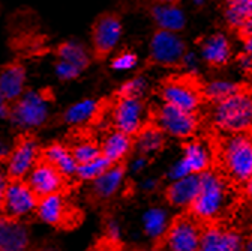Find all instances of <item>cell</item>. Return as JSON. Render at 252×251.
<instances>
[{"label":"cell","instance_id":"277c9868","mask_svg":"<svg viewBox=\"0 0 252 251\" xmlns=\"http://www.w3.org/2000/svg\"><path fill=\"white\" fill-rule=\"evenodd\" d=\"M203 229L204 221L180 211L155 236L150 251H197Z\"/></svg>","mask_w":252,"mask_h":251},{"label":"cell","instance_id":"ee69618b","mask_svg":"<svg viewBox=\"0 0 252 251\" xmlns=\"http://www.w3.org/2000/svg\"><path fill=\"white\" fill-rule=\"evenodd\" d=\"M192 2L197 5V6H203V3H204V0H192Z\"/></svg>","mask_w":252,"mask_h":251},{"label":"cell","instance_id":"8fae6325","mask_svg":"<svg viewBox=\"0 0 252 251\" xmlns=\"http://www.w3.org/2000/svg\"><path fill=\"white\" fill-rule=\"evenodd\" d=\"M29 186L38 197V200L51 194H71L77 182L69 180L59 169L48 163L42 156H38L36 163L26 178Z\"/></svg>","mask_w":252,"mask_h":251},{"label":"cell","instance_id":"ba28073f","mask_svg":"<svg viewBox=\"0 0 252 251\" xmlns=\"http://www.w3.org/2000/svg\"><path fill=\"white\" fill-rule=\"evenodd\" d=\"M245 230L236 224L233 215L204 221L203 236L197 251H240Z\"/></svg>","mask_w":252,"mask_h":251},{"label":"cell","instance_id":"9a60e30c","mask_svg":"<svg viewBox=\"0 0 252 251\" xmlns=\"http://www.w3.org/2000/svg\"><path fill=\"white\" fill-rule=\"evenodd\" d=\"M182 158L171 169L173 179L186 175H201L212 169L213 166V150L212 146L198 140L188 139L182 144Z\"/></svg>","mask_w":252,"mask_h":251},{"label":"cell","instance_id":"e575fe53","mask_svg":"<svg viewBox=\"0 0 252 251\" xmlns=\"http://www.w3.org/2000/svg\"><path fill=\"white\" fill-rule=\"evenodd\" d=\"M54 70H56V75L62 80V81H71L75 80L83 71L80 68H77L75 65L69 64V62H65L62 59H57L54 64Z\"/></svg>","mask_w":252,"mask_h":251},{"label":"cell","instance_id":"e0dca14e","mask_svg":"<svg viewBox=\"0 0 252 251\" xmlns=\"http://www.w3.org/2000/svg\"><path fill=\"white\" fill-rule=\"evenodd\" d=\"M27 71L20 60L0 65V100L9 107L26 92Z\"/></svg>","mask_w":252,"mask_h":251},{"label":"cell","instance_id":"1f68e13d","mask_svg":"<svg viewBox=\"0 0 252 251\" xmlns=\"http://www.w3.org/2000/svg\"><path fill=\"white\" fill-rule=\"evenodd\" d=\"M87 251H123V244L119 235L116 233V229L111 227L94 241L87 248Z\"/></svg>","mask_w":252,"mask_h":251},{"label":"cell","instance_id":"d4e9b609","mask_svg":"<svg viewBox=\"0 0 252 251\" xmlns=\"http://www.w3.org/2000/svg\"><path fill=\"white\" fill-rule=\"evenodd\" d=\"M102 103L93 98H84L72 106H69L60 114V122L71 125V127H84L90 122L96 120L102 113Z\"/></svg>","mask_w":252,"mask_h":251},{"label":"cell","instance_id":"4dcf8cb0","mask_svg":"<svg viewBox=\"0 0 252 251\" xmlns=\"http://www.w3.org/2000/svg\"><path fill=\"white\" fill-rule=\"evenodd\" d=\"M113 164L105 158L104 155L98 156L89 163L80 164L77 167V179L78 182H92L93 179L99 178L104 172H107Z\"/></svg>","mask_w":252,"mask_h":251},{"label":"cell","instance_id":"bcb514c9","mask_svg":"<svg viewBox=\"0 0 252 251\" xmlns=\"http://www.w3.org/2000/svg\"><path fill=\"white\" fill-rule=\"evenodd\" d=\"M249 136H251V139H252V130L249 131Z\"/></svg>","mask_w":252,"mask_h":251},{"label":"cell","instance_id":"7a4b0ae2","mask_svg":"<svg viewBox=\"0 0 252 251\" xmlns=\"http://www.w3.org/2000/svg\"><path fill=\"white\" fill-rule=\"evenodd\" d=\"M233 191L227 180L215 169H210L200 175V185L195 197L185 209L200 221H212V219L227 215L225 205L227 197Z\"/></svg>","mask_w":252,"mask_h":251},{"label":"cell","instance_id":"7c38bea8","mask_svg":"<svg viewBox=\"0 0 252 251\" xmlns=\"http://www.w3.org/2000/svg\"><path fill=\"white\" fill-rule=\"evenodd\" d=\"M186 51V42L179 34L156 29L150 39L149 64L162 68H180L182 59Z\"/></svg>","mask_w":252,"mask_h":251},{"label":"cell","instance_id":"5bb4252c","mask_svg":"<svg viewBox=\"0 0 252 251\" xmlns=\"http://www.w3.org/2000/svg\"><path fill=\"white\" fill-rule=\"evenodd\" d=\"M123 34L122 18L116 12H104L92 24V53L98 60L107 59Z\"/></svg>","mask_w":252,"mask_h":251},{"label":"cell","instance_id":"30bf717a","mask_svg":"<svg viewBox=\"0 0 252 251\" xmlns=\"http://www.w3.org/2000/svg\"><path fill=\"white\" fill-rule=\"evenodd\" d=\"M41 152V144L33 131H21L11 144L8 160L5 163L6 176L9 180L26 179L36 163Z\"/></svg>","mask_w":252,"mask_h":251},{"label":"cell","instance_id":"44dd1931","mask_svg":"<svg viewBox=\"0 0 252 251\" xmlns=\"http://www.w3.org/2000/svg\"><path fill=\"white\" fill-rule=\"evenodd\" d=\"M201 59L212 68H224L230 64L233 48L230 39L224 34H213L200 42Z\"/></svg>","mask_w":252,"mask_h":251},{"label":"cell","instance_id":"f546056e","mask_svg":"<svg viewBox=\"0 0 252 251\" xmlns=\"http://www.w3.org/2000/svg\"><path fill=\"white\" fill-rule=\"evenodd\" d=\"M243 84L230 81V80H212L206 84H203V97L204 101H210V104L219 103L233 93H236Z\"/></svg>","mask_w":252,"mask_h":251},{"label":"cell","instance_id":"9c48e42d","mask_svg":"<svg viewBox=\"0 0 252 251\" xmlns=\"http://www.w3.org/2000/svg\"><path fill=\"white\" fill-rule=\"evenodd\" d=\"M149 120L155 122L167 136L180 140L192 139L198 130L197 113L186 111L165 103L149 110Z\"/></svg>","mask_w":252,"mask_h":251},{"label":"cell","instance_id":"74e56055","mask_svg":"<svg viewBox=\"0 0 252 251\" xmlns=\"http://www.w3.org/2000/svg\"><path fill=\"white\" fill-rule=\"evenodd\" d=\"M237 64L240 67V70L246 74H251L252 72V56H249L248 53L243 51V54H240L237 57Z\"/></svg>","mask_w":252,"mask_h":251},{"label":"cell","instance_id":"4316f807","mask_svg":"<svg viewBox=\"0 0 252 251\" xmlns=\"http://www.w3.org/2000/svg\"><path fill=\"white\" fill-rule=\"evenodd\" d=\"M54 56L57 59H62L65 62L75 65L81 71H84L90 65V54L86 50V47L77 41H65L60 42L54 48Z\"/></svg>","mask_w":252,"mask_h":251},{"label":"cell","instance_id":"f6af8a7d","mask_svg":"<svg viewBox=\"0 0 252 251\" xmlns=\"http://www.w3.org/2000/svg\"><path fill=\"white\" fill-rule=\"evenodd\" d=\"M158 2H179V0H158Z\"/></svg>","mask_w":252,"mask_h":251},{"label":"cell","instance_id":"60d3db41","mask_svg":"<svg viewBox=\"0 0 252 251\" xmlns=\"http://www.w3.org/2000/svg\"><path fill=\"white\" fill-rule=\"evenodd\" d=\"M240 251H252V227L248 232L243 233Z\"/></svg>","mask_w":252,"mask_h":251},{"label":"cell","instance_id":"f35d334b","mask_svg":"<svg viewBox=\"0 0 252 251\" xmlns=\"http://www.w3.org/2000/svg\"><path fill=\"white\" fill-rule=\"evenodd\" d=\"M239 35L242 36V39H246V38H252V15L237 29Z\"/></svg>","mask_w":252,"mask_h":251},{"label":"cell","instance_id":"52a82bcc","mask_svg":"<svg viewBox=\"0 0 252 251\" xmlns=\"http://www.w3.org/2000/svg\"><path fill=\"white\" fill-rule=\"evenodd\" d=\"M158 97L161 103L192 113H197L204 103L203 84H200L194 74L188 72L164 78L158 86Z\"/></svg>","mask_w":252,"mask_h":251},{"label":"cell","instance_id":"d6a6232c","mask_svg":"<svg viewBox=\"0 0 252 251\" xmlns=\"http://www.w3.org/2000/svg\"><path fill=\"white\" fill-rule=\"evenodd\" d=\"M147 89V80L143 75H135L129 80H126L116 92V95L120 97H138L143 98Z\"/></svg>","mask_w":252,"mask_h":251},{"label":"cell","instance_id":"83f0119b","mask_svg":"<svg viewBox=\"0 0 252 251\" xmlns=\"http://www.w3.org/2000/svg\"><path fill=\"white\" fill-rule=\"evenodd\" d=\"M222 11L227 24L237 30L252 15V0H222Z\"/></svg>","mask_w":252,"mask_h":251},{"label":"cell","instance_id":"f1b7e54d","mask_svg":"<svg viewBox=\"0 0 252 251\" xmlns=\"http://www.w3.org/2000/svg\"><path fill=\"white\" fill-rule=\"evenodd\" d=\"M69 149H71L78 166L89 163L102 155L99 140L92 139L90 136H78L75 139V142L72 144H69Z\"/></svg>","mask_w":252,"mask_h":251},{"label":"cell","instance_id":"484cf974","mask_svg":"<svg viewBox=\"0 0 252 251\" xmlns=\"http://www.w3.org/2000/svg\"><path fill=\"white\" fill-rule=\"evenodd\" d=\"M135 149L140 155L150 156L155 153H159L167 144V134L158 127L152 120H147L141 130L134 136Z\"/></svg>","mask_w":252,"mask_h":251},{"label":"cell","instance_id":"7bdbcfd3","mask_svg":"<svg viewBox=\"0 0 252 251\" xmlns=\"http://www.w3.org/2000/svg\"><path fill=\"white\" fill-rule=\"evenodd\" d=\"M243 50H245V53H248L249 56H252V38L243 39Z\"/></svg>","mask_w":252,"mask_h":251},{"label":"cell","instance_id":"4fadbf2b","mask_svg":"<svg viewBox=\"0 0 252 251\" xmlns=\"http://www.w3.org/2000/svg\"><path fill=\"white\" fill-rule=\"evenodd\" d=\"M111 127L129 136H135L149 120V110L143 98L116 95L110 110Z\"/></svg>","mask_w":252,"mask_h":251},{"label":"cell","instance_id":"7402d4cb","mask_svg":"<svg viewBox=\"0 0 252 251\" xmlns=\"http://www.w3.org/2000/svg\"><path fill=\"white\" fill-rule=\"evenodd\" d=\"M149 12L158 29L170 30V32L176 34L185 29L186 18L179 2H158V0H153L149 6Z\"/></svg>","mask_w":252,"mask_h":251},{"label":"cell","instance_id":"603a6c76","mask_svg":"<svg viewBox=\"0 0 252 251\" xmlns=\"http://www.w3.org/2000/svg\"><path fill=\"white\" fill-rule=\"evenodd\" d=\"M39 156H42V158H45L48 163H51L56 169H59L69 180L81 183L77 179L78 164L69 149V144L62 143V142H51L45 146H41Z\"/></svg>","mask_w":252,"mask_h":251},{"label":"cell","instance_id":"d590c367","mask_svg":"<svg viewBox=\"0 0 252 251\" xmlns=\"http://www.w3.org/2000/svg\"><path fill=\"white\" fill-rule=\"evenodd\" d=\"M180 68L186 70L188 74H194L198 68V57L194 51L188 50L182 59V64H180Z\"/></svg>","mask_w":252,"mask_h":251},{"label":"cell","instance_id":"6da1fadb","mask_svg":"<svg viewBox=\"0 0 252 251\" xmlns=\"http://www.w3.org/2000/svg\"><path fill=\"white\" fill-rule=\"evenodd\" d=\"M213 150V166L231 190L240 191L252 176V139L249 133L225 134Z\"/></svg>","mask_w":252,"mask_h":251},{"label":"cell","instance_id":"3957f363","mask_svg":"<svg viewBox=\"0 0 252 251\" xmlns=\"http://www.w3.org/2000/svg\"><path fill=\"white\" fill-rule=\"evenodd\" d=\"M210 120L222 134L249 133L252 130V90L242 86L231 97L212 104Z\"/></svg>","mask_w":252,"mask_h":251},{"label":"cell","instance_id":"5b68a950","mask_svg":"<svg viewBox=\"0 0 252 251\" xmlns=\"http://www.w3.org/2000/svg\"><path fill=\"white\" fill-rule=\"evenodd\" d=\"M53 93L47 89H26L23 95L11 106L8 119L21 131H33L48 122Z\"/></svg>","mask_w":252,"mask_h":251},{"label":"cell","instance_id":"cb8c5ba5","mask_svg":"<svg viewBox=\"0 0 252 251\" xmlns=\"http://www.w3.org/2000/svg\"><path fill=\"white\" fill-rule=\"evenodd\" d=\"M200 185V175H186L173 179L164 190V200L167 205L179 209H185L197 194Z\"/></svg>","mask_w":252,"mask_h":251},{"label":"cell","instance_id":"836d02e7","mask_svg":"<svg viewBox=\"0 0 252 251\" xmlns=\"http://www.w3.org/2000/svg\"><path fill=\"white\" fill-rule=\"evenodd\" d=\"M137 64H138L137 54L131 50H123L111 59L110 67L114 71H129V70H134Z\"/></svg>","mask_w":252,"mask_h":251},{"label":"cell","instance_id":"b9f144b4","mask_svg":"<svg viewBox=\"0 0 252 251\" xmlns=\"http://www.w3.org/2000/svg\"><path fill=\"white\" fill-rule=\"evenodd\" d=\"M9 149H11V146L3 139H0V164H2V166H5V163L8 160Z\"/></svg>","mask_w":252,"mask_h":251},{"label":"cell","instance_id":"d6986e66","mask_svg":"<svg viewBox=\"0 0 252 251\" xmlns=\"http://www.w3.org/2000/svg\"><path fill=\"white\" fill-rule=\"evenodd\" d=\"M38 197L32 191L26 179L21 180H9L6 188V197H5V211L3 214L20 216L35 212L38 206Z\"/></svg>","mask_w":252,"mask_h":251},{"label":"cell","instance_id":"8d00e7d4","mask_svg":"<svg viewBox=\"0 0 252 251\" xmlns=\"http://www.w3.org/2000/svg\"><path fill=\"white\" fill-rule=\"evenodd\" d=\"M8 176L5 167L0 164V214H3L5 211V197H6V188H8Z\"/></svg>","mask_w":252,"mask_h":251},{"label":"cell","instance_id":"2e32d148","mask_svg":"<svg viewBox=\"0 0 252 251\" xmlns=\"http://www.w3.org/2000/svg\"><path fill=\"white\" fill-rule=\"evenodd\" d=\"M128 172V161L113 164L99 178L93 179L87 191V203L94 209L105 208L117 194Z\"/></svg>","mask_w":252,"mask_h":251},{"label":"cell","instance_id":"ffe728a7","mask_svg":"<svg viewBox=\"0 0 252 251\" xmlns=\"http://www.w3.org/2000/svg\"><path fill=\"white\" fill-rule=\"evenodd\" d=\"M99 144L102 155L111 164L128 161L129 155L135 149V142L132 136L116 130L113 127L108 131H105V134L99 140Z\"/></svg>","mask_w":252,"mask_h":251},{"label":"cell","instance_id":"ac0fdd59","mask_svg":"<svg viewBox=\"0 0 252 251\" xmlns=\"http://www.w3.org/2000/svg\"><path fill=\"white\" fill-rule=\"evenodd\" d=\"M30 233L20 216L0 214V251H29Z\"/></svg>","mask_w":252,"mask_h":251},{"label":"cell","instance_id":"8992f818","mask_svg":"<svg viewBox=\"0 0 252 251\" xmlns=\"http://www.w3.org/2000/svg\"><path fill=\"white\" fill-rule=\"evenodd\" d=\"M36 216L47 226L59 232H74L86 219V212L69 194H51L38 202L35 209Z\"/></svg>","mask_w":252,"mask_h":251},{"label":"cell","instance_id":"ab89813d","mask_svg":"<svg viewBox=\"0 0 252 251\" xmlns=\"http://www.w3.org/2000/svg\"><path fill=\"white\" fill-rule=\"evenodd\" d=\"M240 199L245 202H251L252 203V176L246 180V183L242 186V190L239 191Z\"/></svg>","mask_w":252,"mask_h":251}]
</instances>
